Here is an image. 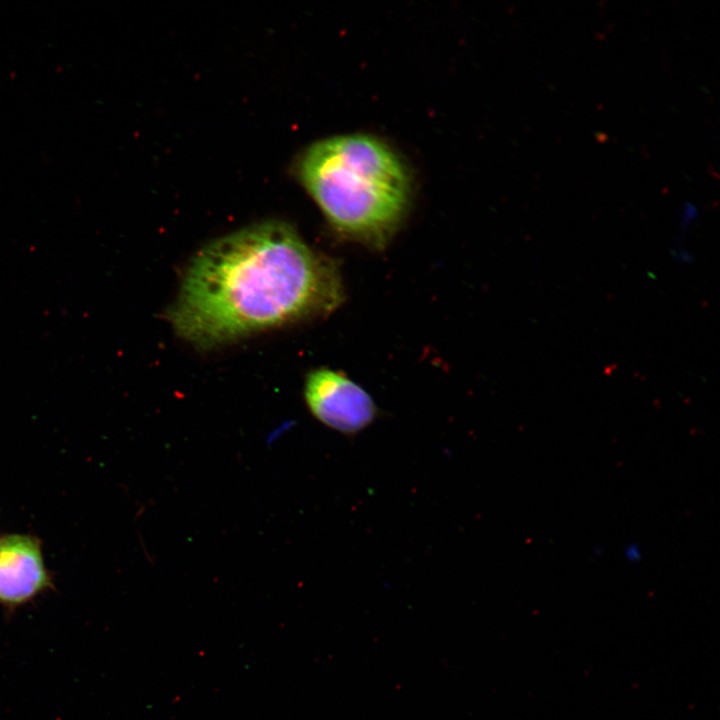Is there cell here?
Instances as JSON below:
<instances>
[{"instance_id": "obj_1", "label": "cell", "mask_w": 720, "mask_h": 720, "mask_svg": "<svg viewBox=\"0 0 720 720\" xmlns=\"http://www.w3.org/2000/svg\"><path fill=\"white\" fill-rule=\"evenodd\" d=\"M336 261L290 225L265 221L218 238L185 268L166 318L177 336L212 349L329 315L344 301Z\"/></svg>"}, {"instance_id": "obj_2", "label": "cell", "mask_w": 720, "mask_h": 720, "mask_svg": "<svg viewBox=\"0 0 720 720\" xmlns=\"http://www.w3.org/2000/svg\"><path fill=\"white\" fill-rule=\"evenodd\" d=\"M299 175L334 231L370 249H384L407 213L406 168L374 137L341 135L312 144Z\"/></svg>"}, {"instance_id": "obj_3", "label": "cell", "mask_w": 720, "mask_h": 720, "mask_svg": "<svg viewBox=\"0 0 720 720\" xmlns=\"http://www.w3.org/2000/svg\"><path fill=\"white\" fill-rule=\"evenodd\" d=\"M304 397L316 419L347 436L363 431L378 416L366 390L344 373L328 368L312 370L306 376Z\"/></svg>"}, {"instance_id": "obj_4", "label": "cell", "mask_w": 720, "mask_h": 720, "mask_svg": "<svg viewBox=\"0 0 720 720\" xmlns=\"http://www.w3.org/2000/svg\"><path fill=\"white\" fill-rule=\"evenodd\" d=\"M52 585L40 541L24 534L0 539V603L20 606Z\"/></svg>"}]
</instances>
